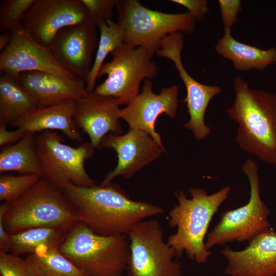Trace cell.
Returning <instances> with one entry per match:
<instances>
[{
  "mask_svg": "<svg viewBox=\"0 0 276 276\" xmlns=\"http://www.w3.org/2000/svg\"><path fill=\"white\" fill-rule=\"evenodd\" d=\"M13 37L9 45L0 54V70L17 81L25 72L42 71L77 78L61 67L53 57L49 48L37 42L22 24L12 31Z\"/></svg>",
  "mask_w": 276,
  "mask_h": 276,
  "instance_id": "cell-15",
  "label": "cell"
},
{
  "mask_svg": "<svg viewBox=\"0 0 276 276\" xmlns=\"http://www.w3.org/2000/svg\"><path fill=\"white\" fill-rule=\"evenodd\" d=\"M38 107L36 100L13 77L2 73L0 76V123L11 125Z\"/></svg>",
  "mask_w": 276,
  "mask_h": 276,
  "instance_id": "cell-23",
  "label": "cell"
},
{
  "mask_svg": "<svg viewBox=\"0 0 276 276\" xmlns=\"http://www.w3.org/2000/svg\"><path fill=\"white\" fill-rule=\"evenodd\" d=\"M128 276H181V263L174 249L164 240L159 222L146 219L127 234Z\"/></svg>",
  "mask_w": 276,
  "mask_h": 276,
  "instance_id": "cell-10",
  "label": "cell"
},
{
  "mask_svg": "<svg viewBox=\"0 0 276 276\" xmlns=\"http://www.w3.org/2000/svg\"><path fill=\"white\" fill-rule=\"evenodd\" d=\"M1 276H35L25 259L12 253L0 251Z\"/></svg>",
  "mask_w": 276,
  "mask_h": 276,
  "instance_id": "cell-29",
  "label": "cell"
},
{
  "mask_svg": "<svg viewBox=\"0 0 276 276\" xmlns=\"http://www.w3.org/2000/svg\"><path fill=\"white\" fill-rule=\"evenodd\" d=\"M119 106L115 98L93 93L75 100L74 122L79 129L88 135L94 148L98 149L106 134H122Z\"/></svg>",
  "mask_w": 276,
  "mask_h": 276,
  "instance_id": "cell-17",
  "label": "cell"
},
{
  "mask_svg": "<svg viewBox=\"0 0 276 276\" xmlns=\"http://www.w3.org/2000/svg\"><path fill=\"white\" fill-rule=\"evenodd\" d=\"M121 276H122V275H121Z\"/></svg>",
  "mask_w": 276,
  "mask_h": 276,
  "instance_id": "cell-35",
  "label": "cell"
},
{
  "mask_svg": "<svg viewBox=\"0 0 276 276\" xmlns=\"http://www.w3.org/2000/svg\"><path fill=\"white\" fill-rule=\"evenodd\" d=\"M98 29L91 20L66 27L56 34L49 47L61 67L85 82L98 44Z\"/></svg>",
  "mask_w": 276,
  "mask_h": 276,
  "instance_id": "cell-12",
  "label": "cell"
},
{
  "mask_svg": "<svg viewBox=\"0 0 276 276\" xmlns=\"http://www.w3.org/2000/svg\"><path fill=\"white\" fill-rule=\"evenodd\" d=\"M40 177L35 174L19 175L1 174L0 176V200L11 202L26 193Z\"/></svg>",
  "mask_w": 276,
  "mask_h": 276,
  "instance_id": "cell-27",
  "label": "cell"
},
{
  "mask_svg": "<svg viewBox=\"0 0 276 276\" xmlns=\"http://www.w3.org/2000/svg\"><path fill=\"white\" fill-rule=\"evenodd\" d=\"M0 217L10 235L37 227L68 232L78 222L63 192L42 178L16 199L3 202Z\"/></svg>",
  "mask_w": 276,
  "mask_h": 276,
  "instance_id": "cell-4",
  "label": "cell"
},
{
  "mask_svg": "<svg viewBox=\"0 0 276 276\" xmlns=\"http://www.w3.org/2000/svg\"><path fill=\"white\" fill-rule=\"evenodd\" d=\"M242 170L250 184L249 201L241 207L222 213L218 222L206 235L205 245L209 250L233 241H249L270 228V211L260 197L258 166L248 158L243 164Z\"/></svg>",
  "mask_w": 276,
  "mask_h": 276,
  "instance_id": "cell-9",
  "label": "cell"
},
{
  "mask_svg": "<svg viewBox=\"0 0 276 276\" xmlns=\"http://www.w3.org/2000/svg\"><path fill=\"white\" fill-rule=\"evenodd\" d=\"M183 47V44L179 41L169 42L159 51V55L174 63L185 85L187 96L183 101L187 104L190 120L185 124V127L192 132L197 141H201L211 132L210 127L205 124L204 121L207 107L213 98L220 94L222 90L218 86L202 84L188 74L181 60Z\"/></svg>",
  "mask_w": 276,
  "mask_h": 276,
  "instance_id": "cell-16",
  "label": "cell"
},
{
  "mask_svg": "<svg viewBox=\"0 0 276 276\" xmlns=\"http://www.w3.org/2000/svg\"><path fill=\"white\" fill-rule=\"evenodd\" d=\"M17 82L36 100L38 107L54 105L67 100H77L89 94L84 80L49 72H23Z\"/></svg>",
  "mask_w": 276,
  "mask_h": 276,
  "instance_id": "cell-19",
  "label": "cell"
},
{
  "mask_svg": "<svg viewBox=\"0 0 276 276\" xmlns=\"http://www.w3.org/2000/svg\"><path fill=\"white\" fill-rule=\"evenodd\" d=\"M90 16V20L97 26L111 20L113 9L118 0H82Z\"/></svg>",
  "mask_w": 276,
  "mask_h": 276,
  "instance_id": "cell-30",
  "label": "cell"
},
{
  "mask_svg": "<svg viewBox=\"0 0 276 276\" xmlns=\"http://www.w3.org/2000/svg\"><path fill=\"white\" fill-rule=\"evenodd\" d=\"M224 32L215 45V50L224 58L231 60L236 70H263L276 62L275 48L262 50L237 41L232 37L231 30H224Z\"/></svg>",
  "mask_w": 276,
  "mask_h": 276,
  "instance_id": "cell-21",
  "label": "cell"
},
{
  "mask_svg": "<svg viewBox=\"0 0 276 276\" xmlns=\"http://www.w3.org/2000/svg\"><path fill=\"white\" fill-rule=\"evenodd\" d=\"M75 100L38 107L15 120L11 126L25 132L40 133L58 130L71 140L82 143V136L73 120Z\"/></svg>",
  "mask_w": 276,
  "mask_h": 276,
  "instance_id": "cell-20",
  "label": "cell"
},
{
  "mask_svg": "<svg viewBox=\"0 0 276 276\" xmlns=\"http://www.w3.org/2000/svg\"><path fill=\"white\" fill-rule=\"evenodd\" d=\"M235 99L226 111L238 124L239 147L276 167V95L251 89L240 76L233 80Z\"/></svg>",
  "mask_w": 276,
  "mask_h": 276,
  "instance_id": "cell-2",
  "label": "cell"
},
{
  "mask_svg": "<svg viewBox=\"0 0 276 276\" xmlns=\"http://www.w3.org/2000/svg\"><path fill=\"white\" fill-rule=\"evenodd\" d=\"M117 23L124 32V43L142 47L156 52L168 35L192 33L196 19L188 12L167 13L148 9L137 0H118Z\"/></svg>",
  "mask_w": 276,
  "mask_h": 276,
  "instance_id": "cell-6",
  "label": "cell"
},
{
  "mask_svg": "<svg viewBox=\"0 0 276 276\" xmlns=\"http://www.w3.org/2000/svg\"><path fill=\"white\" fill-rule=\"evenodd\" d=\"M155 52L142 47L132 48L123 43L111 53V60L103 63L98 77L107 75L96 87L95 94L115 98L119 105H126L140 93L142 81L158 75V67L153 60Z\"/></svg>",
  "mask_w": 276,
  "mask_h": 276,
  "instance_id": "cell-7",
  "label": "cell"
},
{
  "mask_svg": "<svg viewBox=\"0 0 276 276\" xmlns=\"http://www.w3.org/2000/svg\"><path fill=\"white\" fill-rule=\"evenodd\" d=\"M189 192L191 198L181 191L175 193L178 203L169 212V224L176 227V232L167 242L177 259L185 252L190 260L203 264L211 255L205 245L208 229L219 206L227 199L230 187L210 195L200 188L190 189Z\"/></svg>",
  "mask_w": 276,
  "mask_h": 276,
  "instance_id": "cell-3",
  "label": "cell"
},
{
  "mask_svg": "<svg viewBox=\"0 0 276 276\" xmlns=\"http://www.w3.org/2000/svg\"><path fill=\"white\" fill-rule=\"evenodd\" d=\"M59 249L88 276H121L127 268L129 241L126 235H98L77 222Z\"/></svg>",
  "mask_w": 276,
  "mask_h": 276,
  "instance_id": "cell-5",
  "label": "cell"
},
{
  "mask_svg": "<svg viewBox=\"0 0 276 276\" xmlns=\"http://www.w3.org/2000/svg\"><path fill=\"white\" fill-rule=\"evenodd\" d=\"M89 20L82 0H35L22 25L34 40L49 48L61 29Z\"/></svg>",
  "mask_w": 276,
  "mask_h": 276,
  "instance_id": "cell-11",
  "label": "cell"
},
{
  "mask_svg": "<svg viewBox=\"0 0 276 276\" xmlns=\"http://www.w3.org/2000/svg\"><path fill=\"white\" fill-rule=\"evenodd\" d=\"M221 16L224 30H231L238 20V14L241 11L242 6L239 0H219Z\"/></svg>",
  "mask_w": 276,
  "mask_h": 276,
  "instance_id": "cell-31",
  "label": "cell"
},
{
  "mask_svg": "<svg viewBox=\"0 0 276 276\" xmlns=\"http://www.w3.org/2000/svg\"><path fill=\"white\" fill-rule=\"evenodd\" d=\"M37 133L27 132L13 145L3 146L0 152V172H17L42 177L36 148Z\"/></svg>",
  "mask_w": 276,
  "mask_h": 276,
  "instance_id": "cell-22",
  "label": "cell"
},
{
  "mask_svg": "<svg viewBox=\"0 0 276 276\" xmlns=\"http://www.w3.org/2000/svg\"><path fill=\"white\" fill-rule=\"evenodd\" d=\"M13 37L12 32H4L0 35V51L4 50L10 43Z\"/></svg>",
  "mask_w": 276,
  "mask_h": 276,
  "instance_id": "cell-34",
  "label": "cell"
},
{
  "mask_svg": "<svg viewBox=\"0 0 276 276\" xmlns=\"http://www.w3.org/2000/svg\"><path fill=\"white\" fill-rule=\"evenodd\" d=\"M5 124L0 123V146H4L20 140L27 133L20 129L9 131Z\"/></svg>",
  "mask_w": 276,
  "mask_h": 276,
  "instance_id": "cell-33",
  "label": "cell"
},
{
  "mask_svg": "<svg viewBox=\"0 0 276 276\" xmlns=\"http://www.w3.org/2000/svg\"><path fill=\"white\" fill-rule=\"evenodd\" d=\"M63 193L78 222L102 236L127 235L140 222L164 212L160 206L132 200L121 187L111 182L89 187L70 182Z\"/></svg>",
  "mask_w": 276,
  "mask_h": 276,
  "instance_id": "cell-1",
  "label": "cell"
},
{
  "mask_svg": "<svg viewBox=\"0 0 276 276\" xmlns=\"http://www.w3.org/2000/svg\"><path fill=\"white\" fill-rule=\"evenodd\" d=\"M36 148L42 177L63 192L71 182L81 187L96 185L85 171V160L94 154L90 142L74 148L63 143L57 132L45 130L37 134Z\"/></svg>",
  "mask_w": 276,
  "mask_h": 276,
  "instance_id": "cell-8",
  "label": "cell"
},
{
  "mask_svg": "<svg viewBox=\"0 0 276 276\" xmlns=\"http://www.w3.org/2000/svg\"><path fill=\"white\" fill-rule=\"evenodd\" d=\"M172 2L186 7L188 12L196 20H202L209 11L205 0H171Z\"/></svg>",
  "mask_w": 276,
  "mask_h": 276,
  "instance_id": "cell-32",
  "label": "cell"
},
{
  "mask_svg": "<svg viewBox=\"0 0 276 276\" xmlns=\"http://www.w3.org/2000/svg\"><path fill=\"white\" fill-rule=\"evenodd\" d=\"M67 233L56 228L37 227L10 235V252L17 256L28 255L42 246L59 247Z\"/></svg>",
  "mask_w": 276,
  "mask_h": 276,
  "instance_id": "cell-25",
  "label": "cell"
},
{
  "mask_svg": "<svg viewBox=\"0 0 276 276\" xmlns=\"http://www.w3.org/2000/svg\"><path fill=\"white\" fill-rule=\"evenodd\" d=\"M35 0H2L0 2V31H12L22 24Z\"/></svg>",
  "mask_w": 276,
  "mask_h": 276,
  "instance_id": "cell-28",
  "label": "cell"
},
{
  "mask_svg": "<svg viewBox=\"0 0 276 276\" xmlns=\"http://www.w3.org/2000/svg\"><path fill=\"white\" fill-rule=\"evenodd\" d=\"M25 260L35 276H88L66 258L59 247H39Z\"/></svg>",
  "mask_w": 276,
  "mask_h": 276,
  "instance_id": "cell-24",
  "label": "cell"
},
{
  "mask_svg": "<svg viewBox=\"0 0 276 276\" xmlns=\"http://www.w3.org/2000/svg\"><path fill=\"white\" fill-rule=\"evenodd\" d=\"M103 148H111L116 151L118 163L101 185L108 184L119 176L130 178L165 152V148L160 147L149 134L136 129H129L124 134H106L101 140L98 149Z\"/></svg>",
  "mask_w": 276,
  "mask_h": 276,
  "instance_id": "cell-14",
  "label": "cell"
},
{
  "mask_svg": "<svg viewBox=\"0 0 276 276\" xmlns=\"http://www.w3.org/2000/svg\"><path fill=\"white\" fill-rule=\"evenodd\" d=\"M98 27L100 36L96 54L86 81L89 94L93 93L95 89L99 71L107 56L124 43V32L117 22L108 20L99 24Z\"/></svg>",
  "mask_w": 276,
  "mask_h": 276,
  "instance_id": "cell-26",
  "label": "cell"
},
{
  "mask_svg": "<svg viewBox=\"0 0 276 276\" xmlns=\"http://www.w3.org/2000/svg\"><path fill=\"white\" fill-rule=\"evenodd\" d=\"M220 252L227 260L225 273L228 275H276V231L270 228L255 237L243 250L226 247Z\"/></svg>",
  "mask_w": 276,
  "mask_h": 276,
  "instance_id": "cell-18",
  "label": "cell"
},
{
  "mask_svg": "<svg viewBox=\"0 0 276 276\" xmlns=\"http://www.w3.org/2000/svg\"><path fill=\"white\" fill-rule=\"evenodd\" d=\"M150 79L144 80L142 92L123 108H120V119L124 120L129 129L144 131L164 148L160 135L155 131V122L159 115L165 113L170 118L175 117L178 106L179 87L172 85L161 89L158 94L152 90Z\"/></svg>",
  "mask_w": 276,
  "mask_h": 276,
  "instance_id": "cell-13",
  "label": "cell"
}]
</instances>
